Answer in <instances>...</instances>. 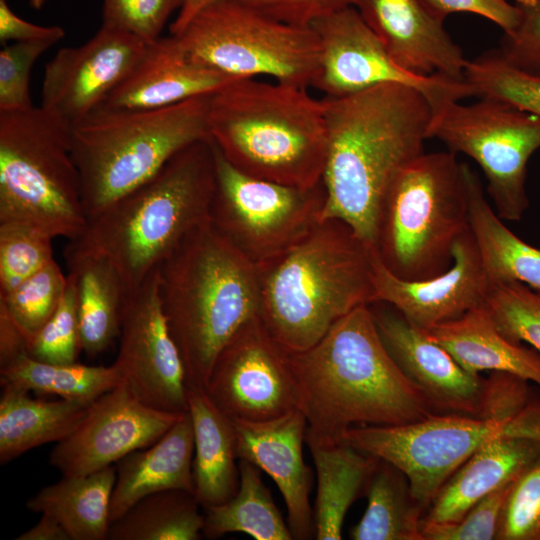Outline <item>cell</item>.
<instances>
[{"mask_svg":"<svg viewBox=\"0 0 540 540\" xmlns=\"http://www.w3.org/2000/svg\"><path fill=\"white\" fill-rule=\"evenodd\" d=\"M328 149L319 221L338 219L374 247L379 213L396 174L424 152L433 116L418 89L382 84L322 99Z\"/></svg>","mask_w":540,"mask_h":540,"instance_id":"cell-1","label":"cell"},{"mask_svg":"<svg viewBox=\"0 0 540 540\" xmlns=\"http://www.w3.org/2000/svg\"><path fill=\"white\" fill-rule=\"evenodd\" d=\"M289 360L306 443L337 444L351 427L404 425L434 415L387 351L370 305L353 309Z\"/></svg>","mask_w":540,"mask_h":540,"instance_id":"cell-2","label":"cell"},{"mask_svg":"<svg viewBox=\"0 0 540 540\" xmlns=\"http://www.w3.org/2000/svg\"><path fill=\"white\" fill-rule=\"evenodd\" d=\"M159 295L188 388L207 386L232 336L260 315L257 265L209 220L157 267Z\"/></svg>","mask_w":540,"mask_h":540,"instance_id":"cell-3","label":"cell"},{"mask_svg":"<svg viewBox=\"0 0 540 540\" xmlns=\"http://www.w3.org/2000/svg\"><path fill=\"white\" fill-rule=\"evenodd\" d=\"M373 249L343 221L327 219L256 264L260 317L282 348L305 351L353 309L373 304Z\"/></svg>","mask_w":540,"mask_h":540,"instance_id":"cell-4","label":"cell"},{"mask_svg":"<svg viewBox=\"0 0 540 540\" xmlns=\"http://www.w3.org/2000/svg\"><path fill=\"white\" fill-rule=\"evenodd\" d=\"M208 137L240 171L313 188L322 182L328 130L322 99L307 88L235 79L211 96Z\"/></svg>","mask_w":540,"mask_h":540,"instance_id":"cell-5","label":"cell"},{"mask_svg":"<svg viewBox=\"0 0 540 540\" xmlns=\"http://www.w3.org/2000/svg\"><path fill=\"white\" fill-rule=\"evenodd\" d=\"M215 185V152L207 138L181 150L146 183L87 220L68 245L106 257L130 291L210 219Z\"/></svg>","mask_w":540,"mask_h":540,"instance_id":"cell-6","label":"cell"},{"mask_svg":"<svg viewBox=\"0 0 540 540\" xmlns=\"http://www.w3.org/2000/svg\"><path fill=\"white\" fill-rule=\"evenodd\" d=\"M212 95L152 110H97L70 126L87 220L207 139Z\"/></svg>","mask_w":540,"mask_h":540,"instance_id":"cell-7","label":"cell"},{"mask_svg":"<svg viewBox=\"0 0 540 540\" xmlns=\"http://www.w3.org/2000/svg\"><path fill=\"white\" fill-rule=\"evenodd\" d=\"M469 229L465 163L452 151L423 152L392 180L374 248L397 277L423 280L450 267L455 243Z\"/></svg>","mask_w":540,"mask_h":540,"instance_id":"cell-8","label":"cell"},{"mask_svg":"<svg viewBox=\"0 0 540 540\" xmlns=\"http://www.w3.org/2000/svg\"><path fill=\"white\" fill-rule=\"evenodd\" d=\"M73 240L87 225L70 125L44 109L0 113V222Z\"/></svg>","mask_w":540,"mask_h":540,"instance_id":"cell-9","label":"cell"},{"mask_svg":"<svg viewBox=\"0 0 540 540\" xmlns=\"http://www.w3.org/2000/svg\"><path fill=\"white\" fill-rule=\"evenodd\" d=\"M196 61L229 77L269 76L312 87L320 47L310 26L271 18L239 0H216L174 35Z\"/></svg>","mask_w":540,"mask_h":540,"instance_id":"cell-10","label":"cell"},{"mask_svg":"<svg viewBox=\"0 0 540 540\" xmlns=\"http://www.w3.org/2000/svg\"><path fill=\"white\" fill-rule=\"evenodd\" d=\"M540 442V401L532 400L514 416L497 419L434 414L395 426H355L340 443L386 461L407 477L424 510L448 478L478 449L499 438Z\"/></svg>","mask_w":540,"mask_h":540,"instance_id":"cell-11","label":"cell"},{"mask_svg":"<svg viewBox=\"0 0 540 540\" xmlns=\"http://www.w3.org/2000/svg\"><path fill=\"white\" fill-rule=\"evenodd\" d=\"M428 138L463 153L482 169L494 209L519 221L529 207L527 164L540 148V117L504 100L481 97L472 104L447 103L433 113Z\"/></svg>","mask_w":540,"mask_h":540,"instance_id":"cell-12","label":"cell"},{"mask_svg":"<svg viewBox=\"0 0 540 540\" xmlns=\"http://www.w3.org/2000/svg\"><path fill=\"white\" fill-rule=\"evenodd\" d=\"M213 147L216 185L210 221L255 264L280 254L319 222L325 202L322 182L305 189L256 178Z\"/></svg>","mask_w":540,"mask_h":540,"instance_id":"cell-13","label":"cell"},{"mask_svg":"<svg viewBox=\"0 0 540 540\" xmlns=\"http://www.w3.org/2000/svg\"><path fill=\"white\" fill-rule=\"evenodd\" d=\"M310 27L320 47L319 70L312 87L326 97H344L382 84L398 83L423 93L434 113L447 103L477 96L466 80L420 76L403 69L354 6L328 14Z\"/></svg>","mask_w":540,"mask_h":540,"instance_id":"cell-14","label":"cell"},{"mask_svg":"<svg viewBox=\"0 0 540 540\" xmlns=\"http://www.w3.org/2000/svg\"><path fill=\"white\" fill-rule=\"evenodd\" d=\"M205 392L232 421L266 422L299 409L289 353L260 315L246 322L220 351Z\"/></svg>","mask_w":540,"mask_h":540,"instance_id":"cell-15","label":"cell"},{"mask_svg":"<svg viewBox=\"0 0 540 540\" xmlns=\"http://www.w3.org/2000/svg\"><path fill=\"white\" fill-rule=\"evenodd\" d=\"M119 338L113 364L132 394L157 410L188 412L185 368L163 312L157 268L128 291Z\"/></svg>","mask_w":540,"mask_h":540,"instance_id":"cell-16","label":"cell"},{"mask_svg":"<svg viewBox=\"0 0 540 540\" xmlns=\"http://www.w3.org/2000/svg\"><path fill=\"white\" fill-rule=\"evenodd\" d=\"M183 414L144 404L123 382L91 403L77 428L55 444L49 463L63 476L99 471L154 444Z\"/></svg>","mask_w":540,"mask_h":540,"instance_id":"cell-17","label":"cell"},{"mask_svg":"<svg viewBox=\"0 0 540 540\" xmlns=\"http://www.w3.org/2000/svg\"><path fill=\"white\" fill-rule=\"evenodd\" d=\"M147 43L102 24L82 45L64 47L46 64L41 107L70 126L97 111L142 58Z\"/></svg>","mask_w":540,"mask_h":540,"instance_id":"cell-18","label":"cell"},{"mask_svg":"<svg viewBox=\"0 0 540 540\" xmlns=\"http://www.w3.org/2000/svg\"><path fill=\"white\" fill-rule=\"evenodd\" d=\"M374 303H387L409 323L426 331L455 320L484 303L493 281L469 229L455 243L452 263L444 272L423 280H404L372 254Z\"/></svg>","mask_w":540,"mask_h":540,"instance_id":"cell-19","label":"cell"},{"mask_svg":"<svg viewBox=\"0 0 540 540\" xmlns=\"http://www.w3.org/2000/svg\"><path fill=\"white\" fill-rule=\"evenodd\" d=\"M387 351L426 398L434 414L479 416L486 378L464 369L426 332L399 312L371 308Z\"/></svg>","mask_w":540,"mask_h":540,"instance_id":"cell-20","label":"cell"},{"mask_svg":"<svg viewBox=\"0 0 540 540\" xmlns=\"http://www.w3.org/2000/svg\"><path fill=\"white\" fill-rule=\"evenodd\" d=\"M392 59L420 76L465 80L468 60L442 21L419 0H354L353 5Z\"/></svg>","mask_w":540,"mask_h":540,"instance_id":"cell-21","label":"cell"},{"mask_svg":"<svg viewBox=\"0 0 540 540\" xmlns=\"http://www.w3.org/2000/svg\"><path fill=\"white\" fill-rule=\"evenodd\" d=\"M233 422L238 459L256 465L275 482L286 505L293 539H311L315 530L309 500L311 470L303 458L304 414L298 409L266 422Z\"/></svg>","mask_w":540,"mask_h":540,"instance_id":"cell-22","label":"cell"},{"mask_svg":"<svg viewBox=\"0 0 540 540\" xmlns=\"http://www.w3.org/2000/svg\"><path fill=\"white\" fill-rule=\"evenodd\" d=\"M235 80L193 59L174 36L160 37L98 110H152L214 94Z\"/></svg>","mask_w":540,"mask_h":540,"instance_id":"cell-23","label":"cell"},{"mask_svg":"<svg viewBox=\"0 0 540 540\" xmlns=\"http://www.w3.org/2000/svg\"><path fill=\"white\" fill-rule=\"evenodd\" d=\"M193 456V424L186 412L154 444L133 451L117 462L111 523L149 494L173 489L193 493Z\"/></svg>","mask_w":540,"mask_h":540,"instance_id":"cell-24","label":"cell"},{"mask_svg":"<svg viewBox=\"0 0 540 540\" xmlns=\"http://www.w3.org/2000/svg\"><path fill=\"white\" fill-rule=\"evenodd\" d=\"M540 456V442L504 437L482 446L443 484L421 523L459 520L475 503L513 482Z\"/></svg>","mask_w":540,"mask_h":540,"instance_id":"cell-25","label":"cell"},{"mask_svg":"<svg viewBox=\"0 0 540 540\" xmlns=\"http://www.w3.org/2000/svg\"><path fill=\"white\" fill-rule=\"evenodd\" d=\"M425 332L471 373L505 372L540 386V354L506 338L484 303Z\"/></svg>","mask_w":540,"mask_h":540,"instance_id":"cell-26","label":"cell"},{"mask_svg":"<svg viewBox=\"0 0 540 540\" xmlns=\"http://www.w3.org/2000/svg\"><path fill=\"white\" fill-rule=\"evenodd\" d=\"M187 398L194 431L193 494L204 509L223 504L237 493V436L234 422L204 389L188 388Z\"/></svg>","mask_w":540,"mask_h":540,"instance_id":"cell-27","label":"cell"},{"mask_svg":"<svg viewBox=\"0 0 540 540\" xmlns=\"http://www.w3.org/2000/svg\"><path fill=\"white\" fill-rule=\"evenodd\" d=\"M64 255L76 290L81 351L95 357L120 335L128 291L106 257L69 245Z\"/></svg>","mask_w":540,"mask_h":540,"instance_id":"cell-28","label":"cell"},{"mask_svg":"<svg viewBox=\"0 0 540 540\" xmlns=\"http://www.w3.org/2000/svg\"><path fill=\"white\" fill-rule=\"evenodd\" d=\"M317 473V493L313 507L315 538L342 539L348 509L366 493L379 459L344 443H306Z\"/></svg>","mask_w":540,"mask_h":540,"instance_id":"cell-29","label":"cell"},{"mask_svg":"<svg viewBox=\"0 0 540 540\" xmlns=\"http://www.w3.org/2000/svg\"><path fill=\"white\" fill-rule=\"evenodd\" d=\"M115 481V465L86 475L63 476L29 498L26 507L56 519L71 540H106Z\"/></svg>","mask_w":540,"mask_h":540,"instance_id":"cell-30","label":"cell"},{"mask_svg":"<svg viewBox=\"0 0 540 540\" xmlns=\"http://www.w3.org/2000/svg\"><path fill=\"white\" fill-rule=\"evenodd\" d=\"M0 398V463L51 442H59L81 423L91 404L62 399H34L28 392L2 387Z\"/></svg>","mask_w":540,"mask_h":540,"instance_id":"cell-31","label":"cell"},{"mask_svg":"<svg viewBox=\"0 0 540 540\" xmlns=\"http://www.w3.org/2000/svg\"><path fill=\"white\" fill-rule=\"evenodd\" d=\"M470 230L493 282L517 281L540 292V249L516 236L485 198L478 176L465 163Z\"/></svg>","mask_w":540,"mask_h":540,"instance_id":"cell-32","label":"cell"},{"mask_svg":"<svg viewBox=\"0 0 540 540\" xmlns=\"http://www.w3.org/2000/svg\"><path fill=\"white\" fill-rule=\"evenodd\" d=\"M367 508L350 530L353 540H424V508L414 497L405 474L380 460L368 482Z\"/></svg>","mask_w":540,"mask_h":540,"instance_id":"cell-33","label":"cell"},{"mask_svg":"<svg viewBox=\"0 0 540 540\" xmlns=\"http://www.w3.org/2000/svg\"><path fill=\"white\" fill-rule=\"evenodd\" d=\"M203 536L242 532L256 540H291L292 533L254 464L239 460V487L229 501L204 508Z\"/></svg>","mask_w":540,"mask_h":540,"instance_id":"cell-34","label":"cell"},{"mask_svg":"<svg viewBox=\"0 0 540 540\" xmlns=\"http://www.w3.org/2000/svg\"><path fill=\"white\" fill-rule=\"evenodd\" d=\"M0 383L2 387L91 404L123 383V379L114 364H55L36 360L26 353L0 367Z\"/></svg>","mask_w":540,"mask_h":540,"instance_id":"cell-35","label":"cell"},{"mask_svg":"<svg viewBox=\"0 0 540 540\" xmlns=\"http://www.w3.org/2000/svg\"><path fill=\"white\" fill-rule=\"evenodd\" d=\"M194 494L165 490L149 494L111 523L108 540H198L204 514Z\"/></svg>","mask_w":540,"mask_h":540,"instance_id":"cell-36","label":"cell"},{"mask_svg":"<svg viewBox=\"0 0 540 540\" xmlns=\"http://www.w3.org/2000/svg\"><path fill=\"white\" fill-rule=\"evenodd\" d=\"M67 287L55 260L5 294L2 305L28 341L42 328L58 307Z\"/></svg>","mask_w":540,"mask_h":540,"instance_id":"cell-37","label":"cell"},{"mask_svg":"<svg viewBox=\"0 0 540 540\" xmlns=\"http://www.w3.org/2000/svg\"><path fill=\"white\" fill-rule=\"evenodd\" d=\"M465 80L479 97H494L540 117V77L510 65L498 50L468 60Z\"/></svg>","mask_w":540,"mask_h":540,"instance_id":"cell-38","label":"cell"},{"mask_svg":"<svg viewBox=\"0 0 540 540\" xmlns=\"http://www.w3.org/2000/svg\"><path fill=\"white\" fill-rule=\"evenodd\" d=\"M53 238L24 222H0V294L9 292L54 260Z\"/></svg>","mask_w":540,"mask_h":540,"instance_id":"cell-39","label":"cell"},{"mask_svg":"<svg viewBox=\"0 0 540 540\" xmlns=\"http://www.w3.org/2000/svg\"><path fill=\"white\" fill-rule=\"evenodd\" d=\"M484 306L506 338L540 354V292L517 281L493 282Z\"/></svg>","mask_w":540,"mask_h":540,"instance_id":"cell-40","label":"cell"},{"mask_svg":"<svg viewBox=\"0 0 540 540\" xmlns=\"http://www.w3.org/2000/svg\"><path fill=\"white\" fill-rule=\"evenodd\" d=\"M28 355L36 360L69 364L77 360L81 351L76 290L67 275L64 295L48 321L28 341Z\"/></svg>","mask_w":540,"mask_h":540,"instance_id":"cell-41","label":"cell"},{"mask_svg":"<svg viewBox=\"0 0 540 540\" xmlns=\"http://www.w3.org/2000/svg\"><path fill=\"white\" fill-rule=\"evenodd\" d=\"M496 540H540V456L513 481Z\"/></svg>","mask_w":540,"mask_h":540,"instance_id":"cell-42","label":"cell"},{"mask_svg":"<svg viewBox=\"0 0 540 540\" xmlns=\"http://www.w3.org/2000/svg\"><path fill=\"white\" fill-rule=\"evenodd\" d=\"M54 44L47 40L4 44L0 51V113L34 107L30 93L31 70Z\"/></svg>","mask_w":540,"mask_h":540,"instance_id":"cell-43","label":"cell"},{"mask_svg":"<svg viewBox=\"0 0 540 540\" xmlns=\"http://www.w3.org/2000/svg\"><path fill=\"white\" fill-rule=\"evenodd\" d=\"M512 483L491 492L475 503L459 520L447 523H421L424 540L496 539L502 511Z\"/></svg>","mask_w":540,"mask_h":540,"instance_id":"cell-44","label":"cell"},{"mask_svg":"<svg viewBox=\"0 0 540 540\" xmlns=\"http://www.w3.org/2000/svg\"><path fill=\"white\" fill-rule=\"evenodd\" d=\"M184 0H102V24L127 31L150 44Z\"/></svg>","mask_w":540,"mask_h":540,"instance_id":"cell-45","label":"cell"},{"mask_svg":"<svg viewBox=\"0 0 540 540\" xmlns=\"http://www.w3.org/2000/svg\"><path fill=\"white\" fill-rule=\"evenodd\" d=\"M520 18L510 34H503L500 55L516 69L540 77V0H514Z\"/></svg>","mask_w":540,"mask_h":540,"instance_id":"cell-46","label":"cell"},{"mask_svg":"<svg viewBox=\"0 0 540 540\" xmlns=\"http://www.w3.org/2000/svg\"><path fill=\"white\" fill-rule=\"evenodd\" d=\"M438 20L444 22L453 13H472L482 16L510 34L519 23L520 13L509 0H419Z\"/></svg>","mask_w":540,"mask_h":540,"instance_id":"cell-47","label":"cell"},{"mask_svg":"<svg viewBox=\"0 0 540 540\" xmlns=\"http://www.w3.org/2000/svg\"><path fill=\"white\" fill-rule=\"evenodd\" d=\"M281 22L310 26L316 20L353 6L354 0H239Z\"/></svg>","mask_w":540,"mask_h":540,"instance_id":"cell-48","label":"cell"},{"mask_svg":"<svg viewBox=\"0 0 540 540\" xmlns=\"http://www.w3.org/2000/svg\"><path fill=\"white\" fill-rule=\"evenodd\" d=\"M65 36L62 27L41 26L33 24L19 17L9 6L7 0H0V41L27 42V41H52L57 43Z\"/></svg>","mask_w":540,"mask_h":540,"instance_id":"cell-49","label":"cell"},{"mask_svg":"<svg viewBox=\"0 0 540 540\" xmlns=\"http://www.w3.org/2000/svg\"><path fill=\"white\" fill-rule=\"evenodd\" d=\"M26 353H28L26 338L6 309L0 305V367Z\"/></svg>","mask_w":540,"mask_h":540,"instance_id":"cell-50","label":"cell"},{"mask_svg":"<svg viewBox=\"0 0 540 540\" xmlns=\"http://www.w3.org/2000/svg\"><path fill=\"white\" fill-rule=\"evenodd\" d=\"M16 540H71L64 527L53 517L41 514L40 520Z\"/></svg>","mask_w":540,"mask_h":540,"instance_id":"cell-51","label":"cell"},{"mask_svg":"<svg viewBox=\"0 0 540 540\" xmlns=\"http://www.w3.org/2000/svg\"><path fill=\"white\" fill-rule=\"evenodd\" d=\"M214 1L216 0H184L175 20L171 24V35L179 33L197 13Z\"/></svg>","mask_w":540,"mask_h":540,"instance_id":"cell-52","label":"cell"},{"mask_svg":"<svg viewBox=\"0 0 540 540\" xmlns=\"http://www.w3.org/2000/svg\"><path fill=\"white\" fill-rule=\"evenodd\" d=\"M28 3L33 9L40 10L46 3V0H28Z\"/></svg>","mask_w":540,"mask_h":540,"instance_id":"cell-53","label":"cell"}]
</instances>
